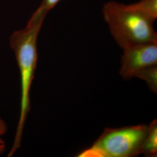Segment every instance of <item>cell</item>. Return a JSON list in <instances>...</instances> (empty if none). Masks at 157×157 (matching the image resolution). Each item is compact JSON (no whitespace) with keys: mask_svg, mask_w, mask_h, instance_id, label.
<instances>
[{"mask_svg":"<svg viewBox=\"0 0 157 157\" xmlns=\"http://www.w3.org/2000/svg\"><path fill=\"white\" fill-rule=\"evenodd\" d=\"M135 78L144 80L149 89L157 93V65L147 67L137 73Z\"/></svg>","mask_w":157,"mask_h":157,"instance_id":"obj_6","label":"cell"},{"mask_svg":"<svg viewBox=\"0 0 157 157\" xmlns=\"http://www.w3.org/2000/svg\"><path fill=\"white\" fill-rule=\"evenodd\" d=\"M6 143L4 140L0 137V155L4 154L6 150Z\"/></svg>","mask_w":157,"mask_h":157,"instance_id":"obj_10","label":"cell"},{"mask_svg":"<svg viewBox=\"0 0 157 157\" xmlns=\"http://www.w3.org/2000/svg\"><path fill=\"white\" fill-rule=\"evenodd\" d=\"M60 0H43L37 10L34 12L30 19H44L47 13L52 9Z\"/></svg>","mask_w":157,"mask_h":157,"instance_id":"obj_8","label":"cell"},{"mask_svg":"<svg viewBox=\"0 0 157 157\" xmlns=\"http://www.w3.org/2000/svg\"><path fill=\"white\" fill-rule=\"evenodd\" d=\"M7 131V125L4 121L0 118V136L5 135Z\"/></svg>","mask_w":157,"mask_h":157,"instance_id":"obj_9","label":"cell"},{"mask_svg":"<svg viewBox=\"0 0 157 157\" xmlns=\"http://www.w3.org/2000/svg\"><path fill=\"white\" fill-rule=\"evenodd\" d=\"M141 154L149 157L157 155V121L154 120L148 126V130L143 141Z\"/></svg>","mask_w":157,"mask_h":157,"instance_id":"obj_5","label":"cell"},{"mask_svg":"<svg viewBox=\"0 0 157 157\" xmlns=\"http://www.w3.org/2000/svg\"><path fill=\"white\" fill-rule=\"evenodd\" d=\"M119 74L128 80L147 67L157 65V43H143L122 49Z\"/></svg>","mask_w":157,"mask_h":157,"instance_id":"obj_4","label":"cell"},{"mask_svg":"<svg viewBox=\"0 0 157 157\" xmlns=\"http://www.w3.org/2000/svg\"><path fill=\"white\" fill-rule=\"evenodd\" d=\"M102 12L112 37L122 49L135 44L157 43L154 21L133 4L111 1L104 4Z\"/></svg>","mask_w":157,"mask_h":157,"instance_id":"obj_2","label":"cell"},{"mask_svg":"<svg viewBox=\"0 0 157 157\" xmlns=\"http://www.w3.org/2000/svg\"><path fill=\"white\" fill-rule=\"evenodd\" d=\"M135 8L153 21L157 18V0H140L132 4Z\"/></svg>","mask_w":157,"mask_h":157,"instance_id":"obj_7","label":"cell"},{"mask_svg":"<svg viewBox=\"0 0 157 157\" xmlns=\"http://www.w3.org/2000/svg\"><path fill=\"white\" fill-rule=\"evenodd\" d=\"M148 126L138 124L119 128H105L89 148L78 157H132L141 154Z\"/></svg>","mask_w":157,"mask_h":157,"instance_id":"obj_3","label":"cell"},{"mask_svg":"<svg viewBox=\"0 0 157 157\" xmlns=\"http://www.w3.org/2000/svg\"><path fill=\"white\" fill-rule=\"evenodd\" d=\"M44 19H30L26 28L15 31L10 39V44L15 53L20 71L21 99L16 135L8 157H12L21 147L24 126L30 109V90L38 59L37 41Z\"/></svg>","mask_w":157,"mask_h":157,"instance_id":"obj_1","label":"cell"}]
</instances>
